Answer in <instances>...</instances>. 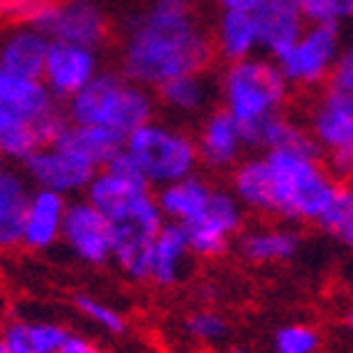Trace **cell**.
<instances>
[{
	"label": "cell",
	"mask_w": 353,
	"mask_h": 353,
	"mask_svg": "<svg viewBox=\"0 0 353 353\" xmlns=\"http://www.w3.org/2000/svg\"><path fill=\"white\" fill-rule=\"evenodd\" d=\"M154 91L157 103H162L164 109L176 117H199V114H207L212 106L217 96V83L210 79L207 71H202V74L176 76Z\"/></svg>",
	"instance_id": "24"
},
{
	"label": "cell",
	"mask_w": 353,
	"mask_h": 353,
	"mask_svg": "<svg viewBox=\"0 0 353 353\" xmlns=\"http://www.w3.org/2000/svg\"><path fill=\"white\" fill-rule=\"evenodd\" d=\"M265 0H217L220 10H240V13H255Z\"/></svg>",
	"instance_id": "36"
},
{
	"label": "cell",
	"mask_w": 353,
	"mask_h": 353,
	"mask_svg": "<svg viewBox=\"0 0 353 353\" xmlns=\"http://www.w3.org/2000/svg\"><path fill=\"white\" fill-rule=\"evenodd\" d=\"M66 121L96 126L126 139L157 114V99L149 88L117 71H99L86 86L66 101Z\"/></svg>",
	"instance_id": "3"
},
{
	"label": "cell",
	"mask_w": 353,
	"mask_h": 353,
	"mask_svg": "<svg viewBox=\"0 0 353 353\" xmlns=\"http://www.w3.org/2000/svg\"><path fill=\"white\" fill-rule=\"evenodd\" d=\"M23 172L28 184H36L38 190H48L63 197H74V194H83L88 182L94 179L99 170L71 152L68 147L51 141L38 147L33 154L23 162Z\"/></svg>",
	"instance_id": "10"
},
{
	"label": "cell",
	"mask_w": 353,
	"mask_h": 353,
	"mask_svg": "<svg viewBox=\"0 0 353 353\" xmlns=\"http://www.w3.org/2000/svg\"><path fill=\"white\" fill-rule=\"evenodd\" d=\"M245 139H248V149H258V152H283V149H288V152H318L308 137V129L285 114H275V117L265 119L263 124L245 134Z\"/></svg>",
	"instance_id": "26"
},
{
	"label": "cell",
	"mask_w": 353,
	"mask_h": 353,
	"mask_svg": "<svg viewBox=\"0 0 353 353\" xmlns=\"http://www.w3.org/2000/svg\"><path fill=\"white\" fill-rule=\"evenodd\" d=\"M339 179L325 170L318 152H258L230 170L232 197L243 210L288 225L316 222Z\"/></svg>",
	"instance_id": "1"
},
{
	"label": "cell",
	"mask_w": 353,
	"mask_h": 353,
	"mask_svg": "<svg viewBox=\"0 0 353 353\" xmlns=\"http://www.w3.org/2000/svg\"><path fill=\"white\" fill-rule=\"evenodd\" d=\"M252 15L258 23L260 53L272 61H278L305 28L303 15L290 0H265Z\"/></svg>",
	"instance_id": "20"
},
{
	"label": "cell",
	"mask_w": 353,
	"mask_h": 353,
	"mask_svg": "<svg viewBox=\"0 0 353 353\" xmlns=\"http://www.w3.org/2000/svg\"><path fill=\"white\" fill-rule=\"evenodd\" d=\"M0 353H6V351H3V346H0Z\"/></svg>",
	"instance_id": "39"
},
{
	"label": "cell",
	"mask_w": 353,
	"mask_h": 353,
	"mask_svg": "<svg viewBox=\"0 0 353 353\" xmlns=\"http://www.w3.org/2000/svg\"><path fill=\"white\" fill-rule=\"evenodd\" d=\"M66 325L46 318H15L0 331V346L6 353H59L68 339Z\"/></svg>",
	"instance_id": "22"
},
{
	"label": "cell",
	"mask_w": 353,
	"mask_h": 353,
	"mask_svg": "<svg viewBox=\"0 0 353 353\" xmlns=\"http://www.w3.org/2000/svg\"><path fill=\"white\" fill-rule=\"evenodd\" d=\"M288 81L278 63L268 56H250L245 61L228 63L217 81L220 109H225L248 134L265 119L283 114L288 101Z\"/></svg>",
	"instance_id": "4"
},
{
	"label": "cell",
	"mask_w": 353,
	"mask_h": 353,
	"mask_svg": "<svg viewBox=\"0 0 353 353\" xmlns=\"http://www.w3.org/2000/svg\"><path fill=\"white\" fill-rule=\"evenodd\" d=\"M316 225L323 230L325 235H331L333 240H339L343 245L353 243V192L351 187L341 182L333 192V197L328 199V205L323 207V212L318 214Z\"/></svg>",
	"instance_id": "28"
},
{
	"label": "cell",
	"mask_w": 353,
	"mask_h": 353,
	"mask_svg": "<svg viewBox=\"0 0 353 353\" xmlns=\"http://www.w3.org/2000/svg\"><path fill=\"white\" fill-rule=\"evenodd\" d=\"M83 199H88L114 230L137 228L159 232L164 225L154 190L134 172L124 154H119L114 162L96 172L83 192Z\"/></svg>",
	"instance_id": "6"
},
{
	"label": "cell",
	"mask_w": 353,
	"mask_h": 353,
	"mask_svg": "<svg viewBox=\"0 0 353 353\" xmlns=\"http://www.w3.org/2000/svg\"><path fill=\"white\" fill-rule=\"evenodd\" d=\"M61 243L79 263L101 268L111 263L114 250V228L88 199H68Z\"/></svg>",
	"instance_id": "11"
},
{
	"label": "cell",
	"mask_w": 353,
	"mask_h": 353,
	"mask_svg": "<svg viewBox=\"0 0 353 353\" xmlns=\"http://www.w3.org/2000/svg\"><path fill=\"white\" fill-rule=\"evenodd\" d=\"M194 252L190 248V240L179 225L164 222L152 243L149 255V283L159 288L179 285L192 270Z\"/></svg>",
	"instance_id": "18"
},
{
	"label": "cell",
	"mask_w": 353,
	"mask_h": 353,
	"mask_svg": "<svg viewBox=\"0 0 353 353\" xmlns=\"http://www.w3.org/2000/svg\"><path fill=\"white\" fill-rule=\"evenodd\" d=\"M184 331L190 333V339H194L197 343L214 346V343H222L230 336V323L220 310L202 308V310H194L184 321Z\"/></svg>",
	"instance_id": "30"
},
{
	"label": "cell",
	"mask_w": 353,
	"mask_h": 353,
	"mask_svg": "<svg viewBox=\"0 0 353 353\" xmlns=\"http://www.w3.org/2000/svg\"><path fill=\"white\" fill-rule=\"evenodd\" d=\"M214 182H210L207 176H202L197 172V174L176 179V182L167 184V187H159V192H154V197L164 222H172V225L182 228L194 214H199V210L210 202Z\"/></svg>",
	"instance_id": "23"
},
{
	"label": "cell",
	"mask_w": 353,
	"mask_h": 353,
	"mask_svg": "<svg viewBox=\"0 0 353 353\" xmlns=\"http://www.w3.org/2000/svg\"><path fill=\"white\" fill-rule=\"evenodd\" d=\"M210 38H212V51L225 63L245 61L260 53L258 23H255V15L252 13L220 10Z\"/></svg>",
	"instance_id": "21"
},
{
	"label": "cell",
	"mask_w": 353,
	"mask_h": 353,
	"mask_svg": "<svg viewBox=\"0 0 353 353\" xmlns=\"http://www.w3.org/2000/svg\"><path fill=\"white\" fill-rule=\"evenodd\" d=\"M305 23H333L341 26V21L351 18L353 0H290Z\"/></svg>",
	"instance_id": "32"
},
{
	"label": "cell",
	"mask_w": 353,
	"mask_h": 353,
	"mask_svg": "<svg viewBox=\"0 0 353 353\" xmlns=\"http://www.w3.org/2000/svg\"><path fill=\"white\" fill-rule=\"evenodd\" d=\"M53 141H59V144L68 147L79 157H83L96 170L111 164L124 149V139L117 137V134L106 132V129H96V126L68 124V121Z\"/></svg>",
	"instance_id": "25"
},
{
	"label": "cell",
	"mask_w": 353,
	"mask_h": 353,
	"mask_svg": "<svg viewBox=\"0 0 353 353\" xmlns=\"http://www.w3.org/2000/svg\"><path fill=\"white\" fill-rule=\"evenodd\" d=\"M121 154L152 190L197 174L199 170L194 137L182 126L159 119H152L129 134Z\"/></svg>",
	"instance_id": "5"
},
{
	"label": "cell",
	"mask_w": 353,
	"mask_h": 353,
	"mask_svg": "<svg viewBox=\"0 0 353 353\" xmlns=\"http://www.w3.org/2000/svg\"><path fill=\"white\" fill-rule=\"evenodd\" d=\"M28 194L30 184L26 176L0 167V250L21 245V222Z\"/></svg>",
	"instance_id": "27"
},
{
	"label": "cell",
	"mask_w": 353,
	"mask_h": 353,
	"mask_svg": "<svg viewBox=\"0 0 353 353\" xmlns=\"http://www.w3.org/2000/svg\"><path fill=\"white\" fill-rule=\"evenodd\" d=\"M192 137L197 147L199 167H207L210 172H230L248 152L243 126L220 106L202 114L197 134Z\"/></svg>",
	"instance_id": "13"
},
{
	"label": "cell",
	"mask_w": 353,
	"mask_h": 353,
	"mask_svg": "<svg viewBox=\"0 0 353 353\" xmlns=\"http://www.w3.org/2000/svg\"><path fill=\"white\" fill-rule=\"evenodd\" d=\"M328 86L341 88V91H351L353 94V56L351 48L341 53V59L336 61V66L331 71V79H328Z\"/></svg>",
	"instance_id": "34"
},
{
	"label": "cell",
	"mask_w": 353,
	"mask_h": 353,
	"mask_svg": "<svg viewBox=\"0 0 353 353\" xmlns=\"http://www.w3.org/2000/svg\"><path fill=\"white\" fill-rule=\"evenodd\" d=\"M51 0H0V18H10V21H33L38 10H43Z\"/></svg>",
	"instance_id": "33"
},
{
	"label": "cell",
	"mask_w": 353,
	"mask_h": 353,
	"mask_svg": "<svg viewBox=\"0 0 353 353\" xmlns=\"http://www.w3.org/2000/svg\"><path fill=\"white\" fill-rule=\"evenodd\" d=\"M308 137L316 144L318 154L353 152V94L325 83L323 91L310 106Z\"/></svg>",
	"instance_id": "12"
},
{
	"label": "cell",
	"mask_w": 353,
	"mask_h": 353,
	"mask_svg": "<svg viewBox=\"0 0 353 353\" xmlns=\"http://www.w3.org/2000/svg\"><path fill=\"white\" fill-rule=\"evenodd\" d=\"M51 41L33 23H18L0 36V68L21 79H38L43 74Z\"/></svg>",
	"instance_id": "17"
},
{
	"label": "cell",
	"mask_w": 353,
	"mask_h": 353,
	"mask_svg": "<svg viewBox=\"0 0 353 353\" xmlns=\"http://www.w3.org/2000/svg\"><path fill=\"white\" fill-rule=\"evenodd\" d=\"M343 51L346 48H343L341 26L305 23L298 41L275 63H278L288 86L318 88L328 83L333 66H336V61L341 59Z\"/></svg>",
	"instance_id": "7"
},
{
	"label": "cell",
	"mask_w": 353,
	"mask_h": 353,
	"mask_svg": "<svg viewBox=\"0 0 353 353\" xmlns=\"http://www.w3.org/2000/svg\"><path fill=\"white\" fill-rule=\"evenodd\" d=\"M0 109L18 111L43 124L66 121V114L61 111L59 101L38 79H21L3 68H0Z\"/></svg>",
	"instance_id": "19"
},
{
	"label": "cell",
	"mask_w": 353,
	"mask_h": 353,
	"mask_svg": "<svg viewBox=\"0 0 353 353\" xmlns=\"http://www.w3.org/2000/svg\"><path fill=\"white\" fill-rule=\"evenodd\" d=\"M174 3H182V6H190V8H194V6H199L202 0H174Z\"/></svg>",
	"instance_id": "37"
},
{
	"label": "cell",
	"mask_w": 353,
	"mask_h": 353,
	"mask_svg": "<svg viewBox=\"0 0 353 353\" xmlns=\"http://www.w3.org/2000/svg\"><path fill=\"white\" fill-rule=\"evenodd\" d=\"M99 71H101L99 51L74 43H51L43 63V74H41V83L48 88V94L56 101H68Z\"/></svg>",
	"instance_id": "14"
},
{
	"label": "cell",
	"mask_w": 353,
	"mask_h": 353,
	"mask_svg": "<svg viewBox=\"0 0 353 353\" xmlns=\"http://www.w3.org/2000/svg\"><path fill=\"white\" fill-rule=\"evenodd\" d=\"M76 310L86 318L88 323H94L96 328H101L103 333H111V336H121L126 331V316L117 305L96 298V295L81 293L74 298Z\"/></svg>",
	"instance_id": "29"
},
{
	"label": "cell",
	"mask_w": 353,
	"mask_h": 353,
	"mask_svg": "<svg viewBox=\"0 0 353 353\" xmlns=\"http://www.w3.org/2000/svg\"><path fill=\"white\" fill-rule=\"evenodd\" d=\"M228 353H252V351H248V348H243V346H235V348H230Z\"/></svg>",
	"instance_id": "38"
},
{
	"label": "cell",
	"mask_w": 353,
	"mask_h": 353,
	"mask_svg": "<svg viewBox=\"0 0 353 353\" xmlns=\"http://www.w3.org/2000/svg\"><path fill=\"white\" fill-rule=\"evenodd\" d=\"M272 346L275 353H318L321 333L308 323H288L275 331Z\"/></svg>",
	"instance_id": "31"
},
{
	"label": "cell",
	"mask_w": 353,
	"mask_h": 353,
	"mask_svg": "<svg viewBox=\"0 0 353 353\" xmlns=\"http://www.w3.org/2000/svg\"><path fill=\"white\" fill-rule=\"evenodd\" d=\"M245 228V210L228 187L214 184V192L199 214L182 225L194 258H220L235 245Z\"/></svg>",
	"instance_id": "9"
},
{
	"label": "cell",
	"mask_w": 353,
	"mask_h": 353,
	"mask_svg": "<svg viewBox=\"0 0 353 353\" xmlns=\"http://www.w3.org/2000/svg\"><path fill=\"white\" fill-rule=\"evenodd\" d=\"M28 23L46 33L51 43H74L99 51L109 38V15L99 0H51Z\"/></svg>",
	"instance_id": "8"
},
{
	"label": "cell",
	"mask_w": 353,
	"mask_h": 353,
	"mask_svg": "<svg viewBox=\"0 0 353 353\" xmlns=\"http://www.w3.org/2000/svg\"><path fill=\"white\" fill-rule=\"evenodd\" d=\"M212 56L210 30L194 8L157 0L126 26L121 74L144 88H159L176 76L207 71Z\"/></svg>",
	"instance_id": "2"
},
{
	"label": "cell",
	"mask_w": 353,
	"mask_h": 353,
	"mask_svg": "<svg viewBox=\"0 0 353 353\" xmlns=\"http://www.w3.org/2000/svg\"><path fill=\"white\" fill-rule=\"evenodd\" d=\"M59 353H103V351L91 339L81 336V333H68V339L63 341V346L59 348Z\"/></svg>",
	"instance_id": "35"
},
{
	"label": "cell",
	"mask_w": 353,
	"mask_h": 353,
	"mask_svg": "<svg viewBox=\"0 0 353 353\" xmlns=\"http://www.w3.org/2000/svg\"><path fill=\"white\" fill-rule=\"evenodd\" d=\"M66 205L68 197H63V194L38 190V187L30 190L21 222V245L26 250L46 252L61 243Z\"/></svg>",
	"instance_id": "15"
},
{
	"label": "cell",
	"mask_w": 353,
	"mask_h": 353,
	"mask_svg": "<svg viewBox=\"0 0 353 353\" xmlns=\"http://www.w3.org/2000/svg\"><path fill=\"white\" fill-rule=\"evenodd\" d=\"M237 250L252 265H280L301 252V232L288 222H265L255 228H243L235 240Z\"/></svg>",
	"instance_id": "16"
}]
</instances>
